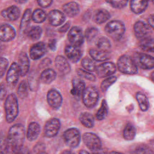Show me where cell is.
<instances>
[{
    "instance_id": "obj_1",
    "label": "cell",
    "mask_w": 154,
    "mask_h": 154,
    "mask_svg": "<svg viewBox=\"0 0 154 154\" xmlns=\"http://www.w3.org/2000/svg\"><path fill=\"white\" fill-rule=\"evenodd\" d=\"M25 137V129L22 124L12 126L6 138L7 153H18L22 150Z\"/></svg>"
},
{
    "instance_id": "obj_2",
    "label": "cell",
    "mask_w": 154,
    "mask_h": 154,
    "mask_svg": "<svg viewBox=\"0 0 154 154\" xmlns=\"http://www.w3.org/2000/svg\"><path fill=\"white\" fill-rule=\"evenodd\" d=\"M5 119L8 123H12L16 119L19 114V105L17 96L12 93L9 94L4 104Z\"/></svg>"
},
{
    "instance_id": "obj_3",
    "label": "cell",
    "mask_w": 154,
    "mask_h": 154,
    "mask_svg": "<svg viewBox=\"0 0 154 154\" xmlns=\"http://www.w3.org/2000/svg\"><path fill=\"white\" fill-rule=\"evenodd\" d=\"M117 66L119 70L125 74L134 75L138 72V68L134 60L128 55H122L118 60Z\"/></svg>"
},
{
    "instance_id": "obj_4",
    "label": "cell",
    "mask_w": 154,
    "mask_h": 154,
    "mask_svg": "<svg viewBox=\"0 0 154 154\" xmlns=\"http://www.w3.org/2000/svg\"><path fill=\"white\" fill-rule=\"evenodd\" d=\"M105 31L111 38L117 41L123 37L125 32V26L119 20H112L106 25Z\"/></svg>"
},
{
    "instance_id": "obj_5",
    "label": "cell",
    "mask_w": 154,
    "mask_h": 154,
    "mask_svg": "<svg viewBox=\"0 0 154 154\" xmlns=\"http://www.w3.org/2000/svg\"><path fill=\"white\" fill-rule=\"evenodd\" d=\"M99 92L94 86H89L85 88L82 94V99L85 106L88 108H93L99 100Z\"/></svg>"
},
{
    "instance_id": "obj_6",
    "label": "cell",
    "mask_w": 154,
    "mask_h": 154,
    "mask_svg": "<svg viewBox=\"0 0 154 154\" xmlns=\"http://www.w3.org/2000/svg\"><path fill=\"white\" fill-rule=\"evenodd\" d=\"M66 144L70 148L77 147L81 139L79 131L75 128H72L65 131L63 135Z\"/></svg>"
},
{
    "instance_id": "obj_7",
    "label": "cell",
    "mask_w": 154,
    "mask_h": 154,
    "mask_svg": "<svg viewBox=\"0 0 154 154\" xmlns=\"http://www.w3.org/2000/svg\"><path fill=\"white\" fill-rule=\"evenodd\" d=\"M84 144L93 152H97L102 148V142L99 137L94 133L87 132L82 135Z\"/></svg>"
},
{
    "instance_id": "obj_8",
    "label": "cell",
    "mask_w": 154,
    "mask_h": 154,
    "mask_svg": "<svg viewBox=\"0 0 154 154\" xmlns=\"http://www.w3.org/2000/svg\"><path fill=\"white\" fill-rule=\"evenodd\" d=\"M133 60L137 65L143 69H152L154 67V59L152 56L145 53H135Z\"/></svg>"
},
{
    "instance_id": "obj_9",
    "label": "cell",
    "mask_w": 154,
    "mask_h": 154,
    "mask_svg": "<svg viewBox=\"0 0 154 154\" xmlns=\"http://www.w3.org/2000/svg\"><path fill=\"white\" fill-rule=\"evenodd\" d=\"M152 28L142 21L137 22L134 26V31L136 37L140 40L151 37Z\"/></svg>"
},
{
    "instance_id": "obj_10",
    "label": "cell",
    "mask_w": 154,
    "mask_h": 154,
    "mask_svg": "<svg viewBox=\"0 0 154 154\" xmlns=\"http://www.w3.org/2000/svg\"><path fill=\"white\" fill-rule=\"evenodd\" d=\"M67 37L71 45L77 47L81 46L84 41L82 31L78 26L72 27L69 31Z\"/></svg>"
},
{
    "instance_id": "obj_11",
    "label": "cell",
    "mask_w": 154,
    "mask_h": 154,
    "mask_svg": "<svg viewBox=\"0 0 154 154\" xmlns=\"http://www.w3.org/2000/svg\"><path fill=\"white\" fill-rule=\"evenodd\" d=\"M20 75V70L17 63H13L9 67L7 76L6 82L8 86L14 88L18 82Z\"/></svg>"
},
{
    "instance_id": "obj_12",
    "label": "cell",
    "mask_w": 154,
    "mask_h": 154,
    "mask_svg": "<svg viewBox=\"0 0 154 154\" xmlns=\"http://www.w3.org/2000/svg\"><path fill=\"white\" fill-rule=\"evenodd\" d=\"M61 126L60 120L56 118H52L46 122L45 128V135L48 138H52L57 135Z\"/></svg>"
},
{
    "instance_id": "obj_13",
    "label": "cell",
    "mask_w": 154,
    "mask_h": 154,
    "mask_svg": "<svg viewBox=\"0 0 154 154\" xmlns=\"http://www.w3.org/2000/svg\"><path fill=\"white\" fill-rule=\"evenodd\" d=\"M116 66L111 62L103 63L96 67V72L100 78H105L111 76L116 71Z\"/></svg>"
},
{
    "instance_id": "obj_14",
    "label": "cell",
    "mask_w": 154,
    "mask_h": 154,
    "mask_svg": "<svg viewBox=\"0 0 154 154\" xmlns=\"http://www.w3.org/2000/svg\"><path fill=\"white\" fill-rule=\"evenodd\" d=\"M47 101L52 108L58 109L62 104L63 97L58 91L55 89H51L47 94Z\"/></svg>"
},
{
    "instance_id": "obj_15",
    "label": "cell",
    "mask_w": 154,
    "mask_h": 154,
    "mask_svg": "<svg viewBox=\"0 0 154 154\" xmlns=\"http://www.w3.org/2000/svg\"><path fill=\"white\" fill-rule=\"evenodd\" d=\"M64 52L67 58L73 63L79 61L82 55V52L79 47L72 45H67L65 47Z\"/></svg>"
},
{
    "instance_id": "obj_16",
    "label": "cell",
    "mask_w": 154,
    "mask_h": 154,
    "mask_svg": "<svg viewBox=\"0 0 154 154\" xmlns=\"http://www.w3.org/2000/svg\"><path fill=\"white\" fill-rule=\"evenodd\" d=\"M16 31L8 24H3L0 26V40L4 42H10L14 38Z\"/></svg>"
},
{
    "instance_id": "obj_17",
    "label": "cell",
    "mask_w": 154,
    "mask_h": 154,
    "mask_svg": "<svg viewBox=\"0 0 154 154\" xmlns=\"http://www.w3.org/2000/svg\"><path fill=\"white\" fill-rule=\"evenodd\" d=\"M46 52V47L43 42H40L32 45L29 51V56L32 60L42 58Z\"/></svg>"
},
{
    "instance_id": "obj_18",
    "label": "cell",
    "mask_w": 154,
    "mask_h": 154,
    "mask_svg": "<svg viewBox=\"0 0 154 154\" xmlns=\"http://www.w3.org/2000/svg\"><path fill=\"white\" fill-rule=\"evenodd\" d=\"M72 88L71 89V94L76 98L79 99L85 88V84L83 80L78 78H74L72 81Z\"/></svg>"
},
{
    "instance_id": "obj_19",
    "label": "cell",
    "mask_w": 154,
    "mask_h": 154,
    "mask_svg": "<svg viewBox=\"0 0 154 154\" xmlns=\"http://www.w3.org/2000/svg\"><path fill=\"white\" fill-rule=\"evenodd\" d=\"M48 19L50 24L56 26L61 25L65 21L66 17L61 11L54 10L49 13Z\"/></svg>"
},
{
    "instance_id": "obj_20",
    "label": "cell",
    "mask_w": 154,
    "mask_h": 154,
    "mask_svg": "<svg viewBox=\"0 0 154 154\" xmlns=\"http://www.w3.org/2000/svg\"><path fill=\"white\" fill-rule=\"evenodd\" d=\"M17 64L20 70V75L24 76L29 69V60L25 52H22L19 54Z\"/></svg>"
},
{
    "instance_id": "obj_21",
    "label": "cell",
    "mask_w": 154,
    "mask_h": 154,
    "mask_svg": "<svg viewBox=\"0 0 154 154\" xmlns=\"http://www.w3.org/2000/svg\"><path fill=\"white\" fill-rule=\"evenodd\" d=\"M20 10L16 6L13 5L1 11V16L6 20L14 21L17 20L20 16Z\"/></svg>"
},
{
    "instance_id": "obj_22",
    "label": "cell",
    "mask_w": 154,
    "mask_h": 154,
    "mask_svg": "<svg viewBox=\"0 0 154 154\" xmlns=\"http://www.w3.org/2000/svg\"><path fill=\"white\" fill-rule=\"evenodd\" d=\"M55 65L58 70L63 74H67L70 72V65L63 56L58 55L55 60Z\"/></svg>"
},
{
    "instance_id": "obj_23",
    "label": "cell",
    "mask_w": 154,
    "mask_h": 154,
    "mask_svg": "<svg viewBox=\"0 0 154 154\" xmlns=\"http://www.w3.org/2000/svg\"><path fill=\"white\" fill-rule=\"evenodd\" d=\"M89 54L93 59L96 61H103L110 58V54L108 51L91 49Z\"/></svg>"
},
{
    "instance_id": "obj_24",
    "label": "cell",
    "mask_w": 154,
    "mask_h": 154,
    "mask_svg": "<svg viewBox=\"0 0 154 154\" xmlns=\"http://www.w3.org/2000/svg\"><path fill=\"white\" fill-rule=\"evenodd\" d=\"M40 133V126L36 122L29 123L26 132V137L29 141H33L35 140Z\"/></svg>"
},
{
    "instance_id": "obj_25",
    "label": "cell",
    "mask_w": 154,
    "mask_h": 154,
    "mask_svg": "<svg viewBox=\"0 0 154 154\" xmlns=\"http://www.w3.org/2000/svg\"><path fill=\"white\" fill-rule=\"evenodd\" d=\"M131 10L135 14L143 13L148 5V0H131Z\"/></svg>"
},
{
    "instance_id": "obj_26",
    "label": "cell",
    "mask_w": 154,
    "mask_h": 154,
    "mask_svg": "<svg viewBox=\"0 0 154 154\" xmlns=\"http://www.w3.org/2000/svg\"><path fill=\"white\" fill-rule=\"evenodd\" d=\"M64 12L69 17H74L76 16L79 12V5L75 2H70L64 4L63 6Z\"/></svg>"
},
{
    "instance_id": "obj_27",
    "label": "cell",
    "mask_w": 154,
    "mask_h": 154,
    "mask_svg": "<svg viewBox=\"0 0 154 154\" xmlns=\"http://www.w3.org/2000/svg\"><path fill=\"white\" fill-rule=\"evenodd\" d=\"M56 77L57 73L53 69H46L41 73L40 80L43 84H49L55 79Z\"/></svg>"
},
{
    "instance_id": "obj_28",
    "label": "cell",
    "mask_w": 154,
    "mask_h": 154,
    "mask_svg": "<svg viewBox=\"0 0 154 154\" xmlns=\"http://www.w3.org/2000/svg\"><path fill=\"white\" fill-rule=\"evenodd\" d=\"M79 120L86 128H91L94 125V118L93 116L88 112H83L80 114Z\"/></svg>"
},
{
    "instance_id": "obj_29",
    "label": "cell",
    "mask_w": 154,
    "mask_h": 154,
    "mask_svg": "<svg viewBox=\"0 0 154 154\" xmlns=\"http://www.w3.org/2000/svg\"><path fill=\"white\" fill-rule=\"evenodd\" d=\"M110 18V14L105 9L97 10L94 15V20L98 24H101L107 21Z\"/></svg>"
},
{
    "instance_id": "obj_30",
    "label": "cell",
    "mask_w": 154,
    "mask_h": 154,
    "mask_svg": "<svg viewBox=\"0 0 154 154\" xmlns=\"http://www.w3.org/2000/svg\"><path fill=\"white\" fill-rule=\"evenodd\" d=\"M31 10L30 9H27L24 12L20 25V30L21 32H25L27 29L31 19Z\"/></svg>"
},
{
    "instance_id": "obj_31",
    "label": "cell",
    "mask_w": 154,
    "mask_h": 154,
    "mask_svg": "<svg viewBox=\"0 0 154 154\" xmlns=\"http://www.w3.org/2000/svg\"><path fill=\"white\" fill-rule=\"evenodd\" d=\"M96 46L101 50L108 51L111 47L109 40L105 36L98 37L95 41Z\"/></svg>"
},
{
    "instance_id": "obj_32",
    "label": "cell",
    "mask_w": 154,
    "mask_h": 154,
    "mask_svg": "<svg viewBox=\"0 0 154 154\" xmlns=\"http://www.w3.org/2000/svg\"><path fill=\"white\" fill-rule=\"evenodd\" d=\"M153 39L151 37H148L140 40V46L142 50L146 52H153Z\"/></svg>"
},
{
    "instance_id": "obj_33",
    "label": "cell",
    "mask_w": 154,
    "mask_h": 154,
    "mask_svg": "<svg viewBox=\"0 0 154 154\" xmlns=\"http://www.w3.org/2000/svg\"><path fill=\"white\" fill-rule=\"evenodd\" d=\"M136 135V129L131 124L128 123L126 125L123 131V137L128 141L133 140Z\"/></svg>"
},
{
    "instance_id": "obj_34",
    "label": "cell",
    "mask_w": 154,
    "mask_h": 154,
    "mask_svg": "<svg viewBox=\"0 0 154 154\" xmlns=\"http://www.w3.org/2000/svg\"><path fill=\"white\" fill-rule=\"evenodd\" d=\"M136 98L138 102L140 109L143 111H147L149 106V102L146 95L140 92H138L136 94Z\"/></svg>"
},
{
    "instance_id": "obj_35",
    "label": "cell",
    "mask_w": 154,
    "mask_h": 154,
    "mask_svg": "<svg viewBox=\"0 0 154 154\" xmlns=\"http://www.w3.org/2000/svg\"><path fill=\"white\" fill-rule=\"evenodd\" d=\"M31 19L35 23H42L46 20V14L42 9H36L31 14Z\"/></svg>"
},
{
    "instance_id": "obj_36",
    "label": "cell",
    "mask_w": 154,
    "mask_h": 154,
    "mask_svg": "<svg viewBox=\"0 0 154 154\" xmlns=\"http://www.w3.org/2000/svg\"><path fill=\"white\" fill-rule=\"evenodd\" d=\"M42 34V28L38 26H35L29 30L28 32V36L32 40H37L40 38Z\"/></svg>"
},
{
    "instance_id": "obj_37",
    "label": "cell",
    "mask_w": 154,
    "mask_h": 154,
    "mask_svg": "<svg viewBox=\"0 0 154 154\" xmlns=\"http://www.w3.org/2000/svg\"><path fill=\"white\" fill-rule=\"evenodd\" d=\"M108 114V105L106 100L103 99L102 102L101 106L96 113V119L99 120H103Z\"/></svg>"
},
{
    "instance_id": "obj_38",
    "label": "cell",
    "mask_w": 154,
    "mask_h": 154,
    "mask_svg": "<svg viewBox=\"0 0 154 154\" xmlns=\"http://www.w3.org/2000/svg\"><path fill=\"white\" fill-rule=\"evenodd\" d=\"M81 66L85 70L88 72H93L95 70L96 66L95 63L90 58L86 57L82 59Z\"/></svg>"
},
{
    "instance_id": "obj_39",
    "label": "cell",
    "mask_w": 154,
    "mask_h": 154,
    "mask_svg": "<svg viewBox=\"0 0 154 154\" xmlns=\"http://www.w3.org/2000/svg\"><path fill=\"white\" fill-rule=\"evenodd\" d=\"M28 84L26 81H22L17 88V95L21 99H24L28 96Z\"/></svg>"
},
{
    "instance_id": "obj_40",
    "label": "cell",
    "mask_w": 154,
    "mask_h": 154,
    "mask_svg": "<svg viewBox=\"0 0 154 154\" xmlns=\"http://www.w3.org/2000/svg\"><path fill=\"white\" fill-rule=\"evenodd\" d=\"M117 81V77L115 76H109L104 79L100 84V89L102 92H105L109 87L115 83Z\"/></svg>"
},
{
    "instance_id": "obj_41",
    "label": "cell",
    "mask_w": 154,
    "mask_h": 154,
    "mask_svg": "<svg viewBox=\"0 0 154 154\" xmlns=\"http://www.w3.org/2000/svg\"><path fill=\"white\" fill-rule=\"evenodd\" d=\"M99 33V30L95 27H90L87 28L85 31V37L88 42H91L96 38Z\"/></svg>"
},
{
    "instance_id": "obj_42",
    "label": "cell",
    "mask_w": 154,
    "mask_h": 154,
    "mask_svg": "<svg viewBox=\"0 0 154 154\" xmlns=\"http://www.w3.org/2000/svg\"><path fill=\"white\" fill-rule=\"evenodd\" d=\"M76 72L79 76H81L88 81H95L96 79L95 75L87 70H84L82 69H78L76 70Z\"/></svg>"
},
{
    "instance_id": "obj_43",
    "label": "cell",
    "mask_w": 154,
    "mask_h": 154,
    "mask_svg": "<svg viewBox=\"0 0 154 154\" xmlns=\"http://www.w3.org/2000/svg\"><path fill=\"white\" fill-rule=\"evenodd\" d=\"M111 6L117 8H122L126 5L128 0H106Z\"/></svg>"
},
{
    "instance_id": "obj_44",
    "label": "cell",
    "mask_w": 154,
    "mask_h": 154,
    "mask_svg": "<svg viewBox=\"0 0 154 154\" xmlns=\"http://www.w3.org/2000/svg\"><path fill=\"white\" fill-rule=\"evenodd\" d=\"M8 66V61L4 57L0 58V79L5 74Z\"/></svg>"
},
{
    "instance_id": "obj_45",
    "label": "cell",
    "mask_w": 154,
    "mask_h": 154,
    "mask_svg": "<svg viewBox=\"0 0 154 154\" xmlns=\"http://www.w3.org/2000/svg\"><path fill=\"white\" fill-rule=\"evenodd\" d=\"M7 153L6 138L3 135L0 137V153Z\"/></svg>"
},
{
    "instance_id": "obj_46",
    "label": "cell",
    "mask_w": 154,
    "mask_h": 154,
    "mask_svg": "<svg viewBox=\"0 0 154 154\" xmlns=\"http://www.w3.org/2000/svg\"><path fill=\"white\" fill-rule=\"evenodd\" d=\"M45 145L44 143H37L33 148V150L35 153H45Z\"/></svg>"
},
{
    "instance_id": "obj_47",
    "label": "cell",
    "mask_w": 154,
    "mask_h": 154,
    "mask_svg": "<svg viewBox=\"0 0 154 154\" xmlns=\"http://www.w3.org/2000/svg\"><path fill=\"white\" fill-rule=\"evenodd\" d=\"M7 88L4 84H0V100L5 99L7 95Z\"/></svg>"
},
{
    "instance_id": "obj_48",
    "label": "cell",
    "mask_w": 154,
    "mask_h": 154,
    "mask_svg": "<svg viewBox=\"0 0 154 154\" xmlns=\"http://www.w3.org/2000/svg\"><path fill=\"white\" fill-rule=\"evenodd\" d=\"M37 2L40 6L46 8L51 5L52 0H37Z\"/></svg>"
},
{
    "instance_id": "obj_49",
    "label": "cell",
    "mask_w": 154,
    "mask_h": 154,
    "mask_svg": "<svg viewBox=\"0 0 154 154\" xmlns=\"http://www.w3.org/2000/svg\"><path fill=\"white\" fill-rule=\"evenodd\" d=\"M48 47L51 51H55L57 48V40L55 39H51L48 42Z\"/></svg>"
},
{
    "instance_id": "obj_50",
    "label": "cell",
    "mask_w": 154,
    "mask_h": 154,
    "mask_svg": "<svg viewBox=\"0 0 154 154\" xmlns=\"http://www.w3.org/2000/svg\"><path fill=\"white\" fill-rule=\"evenodd\" d=\"M69 26H70V23L69 22H67L66 23V24H64L63 26H61V28H59L58 29V31L60 32H66L68 29L69 28Z\"/></svg>"
},
{
    "instance_id": "obj_51",
    "label": "cell",
    "mask_w": 154,
    "mask_h": 154,
    "mask_svg": "<svg viewBox=\"0 0 154 154\" xmlns=\"http://www.w3.org/2000/svg\"><path fill=\"white\" fill-rule=\"evenodd\" d=\"M148 22H149V25H150L152 28H153V14H151L150 16L149 17Z\"/></svg>"
},
{
    "instance_id": "obj_52",
    "label": "cell",
    "mask_w": 154,
    "mask_h": 154,
    "mask_svg": "<svg viewBox=\"0 0 154 154\" xmlns=\"http://www.w3.org/2000/svg\"><path fill=\"white\" fill-rule=\"evenodd\" d=\"M16 2L19 3V4H23L25 2H26L28 0H14Z\"/></svg>"
},
{
    "instance_id": "obj_53",
    "label": "cell",
    "mask_w": 154,
    "mask_h": 154,
    "mask_svg": "<svg viewBox=\"0 0 154 154\" xmlns=\"http://www.w3.org/2000/svg\"><path fill=\"white\" fill-rule=\"evenodd\" d=\"M79 153H89V152H87V151H86V150H81V151H80L79 152Z\"/></svg>"
},
{
    "instance_id": "obj_54",
    "label": "cell",
    "mask_w": 154,
    "mask_h": 154,
    "mask_svg": "<svg viewBox=\"0 0 154 154\" xmlns=\"http://www.w3.org/2000/svg\"><path fill=\"white\" fill-rule=\"evenodd\" d=\"M2 46L1 45H0V55L2 52Z\"/></svg>"
},
{
    "instance_id": "obj_55",
    "label": "cell",
    "mask_w": 154,
    "mask_h": 154,
    "mask_svg": "<svg viewBox=\"0 0 154 154\" xmlns=\"http://www.w3.org/2000/svg\"><path fill=\"white\" fill-rule=\"evenodd\" d=\"M151 1H152V2H153V0H151Z\"/></svg>"
}]
</instances>
